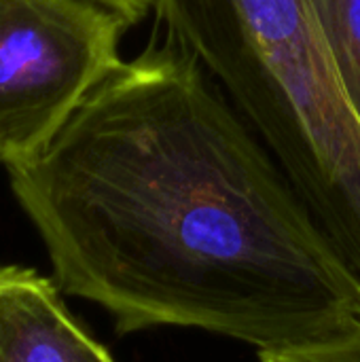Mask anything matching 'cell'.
Wrapping results in <instances>:
<instances>
[{
    "mask_svg": "<svg viewBox=\"0 0 360 362\" xmlns=\"http://www.w3.org/2000/svg\"><path fill=\"white\" fill-rule=\"evenodd\" d=\"M53 282L121 335L195 327L280 354L360 329V297L233 106L168 34L6 168Z\"/></svg>",
    "mask_w": 360,
    "mask_h": 362,
    "instance_id": "6da1fadb",
    "label": "cell"
},
{
    "mask_svg": "<svg viewBox=\"0 0 360 362\" xmlns=\"http://www.w3.org/2000/svg\"><path fill=\"white\" fill-rule=\"evenodd\" d=\"M272 155L360 297V123L310 0H155Z\"/></svg>",
    "mask_w": 360,
    "mask_h": 362,
    "instance_id": "7a4b0ae2",
    "label": "cell"
},
{
    "mask_svg": "<svg viewBox=\"0 0 360 362\" xmlns=\"http://www.w3.org/2000/svg\"><path fill=\"white\" fill-rule=\"evenodd\" d=\"M132 23L95 0H0V163L40 155L121 64Z\"/></svg>",
    "mask_w": 360,
    "mask_h": 362,
    "instance_id": "3957f363",
    "label": "cell"
},
{
    "mask_svg": "<svg viewBox=\"0 0 360 362\" xmlns=\"http://www.w3.org/2000/svg\"><path fill=\"white\" fill-rule=\"evenodd\" d=\"M0 362H115L70 314L53 280L0 263Z\"/></svg>",
    "mask_w": 360,
    "mask_h": 362,
    "instance_id": "277c9868",
    "label": "cell"
},
{
    "mask_svg": "<svg viewBox=\"0 0 360 362\" xmlns=\"http://www.w3.org/2000/svg\"><path fill=\"white\" fill-rule=\"evenodd\" d=\"M344 95L360 123V0H310Z\"/></svg>",
    "mask_w": 360,
    "mask_h": 362,
    "instance_id": "5b68a950",
    "label": "cell"
},
{
    "mask_svg": "<svg viewBox=\"0 0 360 362\" xmlns=\"http://www.w3.org/2000/svg\"><path fill=\"white\" fill-rule=\"evenodd\" d=\"M261 362H360V329L354 333L335 339L325 346L280 352V354H259Z\"/></svg>",
    "mask_w": 360,
    "mask_h": 362,
    "instance_id": "8992f818",
    "label": "cell"
},
{
    "mask_svg": "<svg viewBox=\"0 0 360 362\" xmlns=\"http://www.w3.org/2000/svg\"><path fill=\"white\" fill-rule=\"evenodd\" d=\"M95 2L106 4L108 8L121 13L132 25H136L151 11H155V0H95Z\"/></svg>",
    "mask_w": 360,
    "mask_h": 362,
    "instance_id": "52a82bcc",
    "label": "cell"
}]
</instances>
